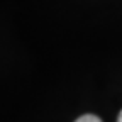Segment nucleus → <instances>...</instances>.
Masks as SVG:
<instances>
[{
  "instance_id": "1",
  "label": "nucleus",
  "mask_w": 122,
  "mask_h": 122,
  "mask_svg": "<svg viewBox=\"0 0 122 122\" xmlns=\"http://www.w3.org/2000/svg\"><path fill=\"white\" fill-rule=\"evenodd\" d=\"M75 122H102L97 115H93V114H85V115H81V117H78Z\"/></svg>"
},
{
  "instance_id": "2",
  "label": "nucleus",
  "mask_w": 122,
  "mask_h": 122,
  "mask_svg": "<svg viewBox=\"0 0 122 122\" xmlns=\"http://www.w3.org/2000/svg\"><path fill=\"white\" fill-rule=\"evenodd\" d=\"M117 122H122V110L119 112V117H117Z\"/></svg>"
}]
</instances>
